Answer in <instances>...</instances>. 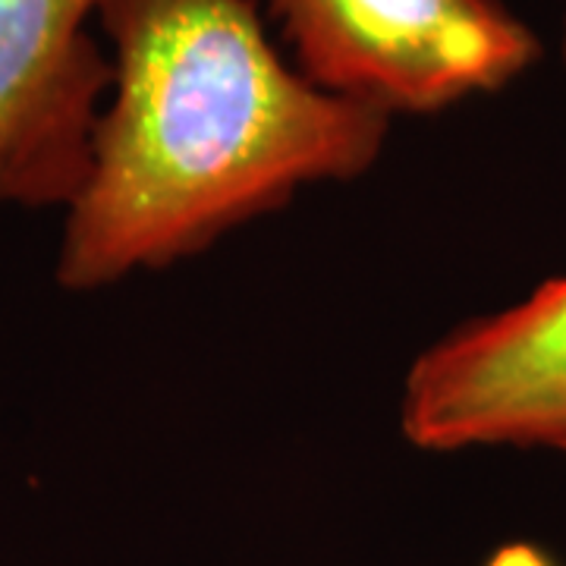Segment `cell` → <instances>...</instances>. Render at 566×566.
<instances>
[{"mask_svg": "<svg viewBox=\"0 0 566 566\" xmlns=\"http://www.w3.org/2000/svg\"><path fill=\"white\" fill-rule=\"evenodd\" d=\"M300 73L381 114H434L501 92L542 57L504 0H268Z\"/></svg>", "mask_w": 566, "mask_h": 566, "instance_id": "2", "label": "cell"}, {"mask_svg": "<svg viewBox=\"0 0 566 566\" xmlns=\"http://www.w3.org/2000/svg\"><path fill=\"white\" fill-rule=\"evenodd\" d=\"M107 0H0V202L66 205L111 92L92 35Z\"/></svg>", "mask_w": 566, "mask_h": 566, "instance_id": "4", "label": "cell"}, {"mask_svg": "<svg viewBox=\"0 0 566 566\" xmlns=\"http://www.w3.org/2000/svg\"><path fill=\"white\" fill-rule=\"evenodd\" d=\"M98 25L111 92L63 230L70 290L186 259L385 148L390 117L290 70L252 0H107Z\"/></svg>", "mask_w": 566, "mask_h": 566, "instance_id": "1", "label": "cell"}, {"mask_svg": "<svg viewBox=\"0 0 566 566\" xmlns=\"http://www.w3.org/2000/svg\"><path fill=\"white\" fill-rule=\"evenodd\" d=\"M560 57H564V66H566V17H564V39H560Z\"/></svg>", "mask_w": 566, "mask_h": 566, "instance_id": "5", "label": "cell"}, {"mask_svg": "<svg viewBox=\"0 0 566 566\" xmlns=\"http://www.w3.org/2000/svg\"><path fill=\"white\" fill-rule=\"evenodd\" d=\"M400 428L431 453H566V274L428 346L406 375Z\"/></svg>", "mask_w": 566, "mask_h": 566, "instance_id": "3", "label": "cell"}]
</instances>
